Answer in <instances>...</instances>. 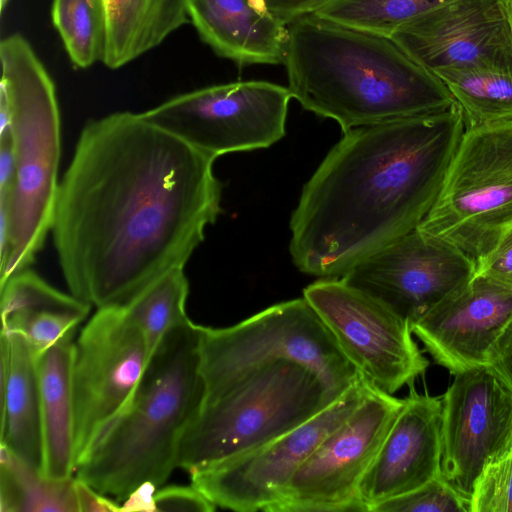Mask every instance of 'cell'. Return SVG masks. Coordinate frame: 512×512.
I'll return each mask as SVG.
<instances>
[{"instance_id":"1","label":"cell","mask_w":512,"mask_h":512,"mask_svg":"<svg viewBox=\"0 0 512 512\" xmlns=\"http://www.w3.org/2000/svg\"><path fill=\"white\" fill-rule=\"evenodd\" d=\"M214 161L140 113L88 121L51 229L70 293L96 308L123 305L185 267L222 211Z\"/></svg>"},{"instance_id":"2","label":"cell","mask_w":512,"mask_h":512,"mask_svg":"<svg viewBox=\"0 0 512 512\" xmlns=\"http://www.w3.org/2000/svg\"><path fill=\"white\" fill-rule=\"evenodd\" d=\"M459 104L349 130L304 185L290 254L303 273L340 278L416 229L466 131Z\"/></svg>"},{"instance_id":"3","label":"cell","mask_w":512,"mask_h":512,"mask_svg":"<svg viewBox=\"0 0 512 512\" xmlns=\"http://www.w3.org/2000/svg\"><path fill=\"white\" fill-rule=\"evenodd\" d=\"M283 64L292 98L343 133L444 111V83L391 38L306 14L287 24Z\"/></svg>"},{"instance_id":"4","label":"cell","mask_w":512,"mask_h":512,"mask_svg":"<svg viewBox=\"0 0 512 512\" xmlns=\"http://www.w3.org/2000/svg\"><path fill=\"white\" fill-rule=\"evenodd\" d=\"M199 324L171 330L149 359L127 408L76 468V478L125 500L144 484L159 487L177 468L182 432L203 400Z\"/></svg>"},{"instance_id":"5","label":"cell","mask_w":512,"mask_h":512,"mask_svg":"<svg viewBox=\"0 0 512 512\" xmlns=\"http://www.w3.org/2000/svg\"><path fill=\"white\" fill-rule=\"evenodd\" d=\"M0 133L8 134L14 165L10 203L0 207V284L30 268L52 229L61 138L56 87L18 33L0 42Z\"/></svg>"},{"instance_id":"6","label":"cell","mask_w":512,"mask_h":512,"mask_svg":"<svg viewBox=\"0 0 512 512\" xmlns=\"http://www.w3.org/2000/svg\"><path fill=\"white\" fill-rule=\"evenodd\" d=\"M338 398L304 364L291 359L267 362L199 406L182 432L177 467L191 472L252 450Z\"/></svg>"},{"instance_id":"7","label":"cell","mask_w":512,"mask_h":512,"mask_svg":"<svg viewBox=\"0 0 512 512\" xmlns=\"http://www.w3.org/2000/svg\"><path fill=\"white\" fill-rule=\"evenodd\" d=\"M199 330L202 403L221 396L248 371L278 359L309 367L336 397L360 376L304 297L274 304L229 327L200 325Z\"/></svg>"},{"instance_id":"8","label":"cell","mask_w":512,"mask_h":512,"mask_svg":"<svg viewBox=\"0 0 512 512\" xmlns=\"http://www.w3.org/2000/svg\"><path fill=\"white\" fill-rule=\"evenodd\" d=\"M512 227V121L466 129L417 229L476 263Z\"/></svg>"},{"instance_id":"9","label":"cell","mask_w":512,"mask_h":512,"mask_svg":"<svg viewBox=\"0 0 512 512\" xmlns=\"http://www.w3.org/2000/svg\"><path fill=\"white\" fill-rule=\"evenodd\" d=\"M288 87L267 81L218 84L176 95L141 112L199 151L223 154L267 148L285 135Z\"/></svg>"},{"instance_id":"10","label":"cell","mask_w":512,"mask_h":512,"mask_svg":"<svg viewBox=\"0 0 512 512\" xmlns=\"http://www.w3.org/2000/svg\"><path fill=\"white\" fill-rule=\"evenodd\" d=\"M147 363L144 333L125 308H97L75 342L76 465L127 408Z\"/></svg>"},{"instance_id":"11","label":"cell","mask_w":512,"mask_h":512,"mask_svg":"<svg viewBox=\"0 0 512 512\" xmlns=\"http://www.w3.org/2000/svg\"><path fill=\"white\" fill-rule=\"evenodd\" d=\"M403 402L370 384L360 405L324 438L266 512H367L360 484Z\"/></svg>"},{"instance_id":"12","label":"cell","mask_w":512,"mask_h":512,"mask_svg":"<svg viewBox=\"0 0 512 512\" xmlns=\"http://www.w3.org/2000/svg\"><path fill=\"white\" fill-rule=\"evenodd\" d=\"M345 357L374 387L394 394L413 384L429 361L409 322L341 278H320L303 290Z\"/></svg>"},{"instance_id":"13","label":"cell","mask_w":512,"mask_h":512,"mask_svg":"<svg viewBox=\"0 0 512 512\" xmlns=\"http://www.w3.org/2000/svg\"><path fill=\"white\" fill-rule=\"evenodd\" d=\"M369 387L360 375L337 400L299 426L252 450L189 472L191 484L216 507L266 511L324 438L360 405Z\"/></svg>"},{"instance_id":"14","label":"cell","mask_w":512,"mask_h":512,"mask_svg":"<svg viewBox=\"0 0 512 512\" xmlns=\"http://www.w3.org/2000/svg\"><path fill=\"white\" fill-rule=\"evenodd\" d=\"M475 270V262L459 249L416 228L340 278L412 325L467 283Z\"/></svg>"},{"instance_id":"15","label":"cell","mask_w":512,"mask_h":512,"mask_svg":"<svg viewBox=\"0 0 512 512\" xmlns=\"http://www.w3.org/2000/svg\"><path fill=\"white\" fill-rule=\"evenodd\" d=\"M512 437V387L489 365L454 375L442 396L443 479L469 503L486 462Z\"/></svg>"},{"instance_id":"16","label":"cell","mask_w":512,"mask_h":512,"mask_svg":"<svg viewBox=\"0 0 512 512\" xmlns=\"http://www.w3.org/2000/svg\"><path fill=\"white\" fill-rule=\"evenodd\" d=\"M390 38L432 73L443 68L512 73V33L500 0H454L400 26Z\"/></svg>"},{"instance_id":"17","label":"cell","mask_w":512,"mask_h":512,"mask_svg":"<svg viewBox=\"0 0 512 512\" xmlns=\"http://www.w3.org/2000/svg\"><path fill=\"white\" fill-rule=\"evenodd\" d=\"M512 319V289L480 274L411 325L434 361L452 375L488 365Z\"/></svg>"},{"instance_id":"18","label":"cell","mask_w":512,"mask_h":512,"mask_svg":"<svg viewBox=\"0 0 512 512\" xmlns=\"http://www.w3.org/2000/svg\"><path fill=\"white\" fill-rule=\"evenodd\" d=\"M410 386L359 488L367 512L441 475L442 397Z\"/></svg>"},{"instance_id":"19","label":"cell","mask_w":512,"mask_h":512,"mask_svg":"<svg viewBox=\"0 0 512 512\" xmlns=\"http://www.w3.org/2000/svg\"><path fill=\"white\" fill-rule=\"evenodd\" d=\"M189 21L218 56L240 65L283 63L288 27L249 0H185Z\"/></svg>"},{"instance_id":"20","label":"cell","mask_w":512,"mask_h":512,"mask_svg":"<svg viewBox=\"0 0 512 512\" xmlns=\"http://www.w3.org/2000/svg\"><path fill=\"white\" fill-rule=\"evenodd\" d=\"M0 446L40 471L42 439L36 353L16 332L0 337Z\"/></svg>"},{"instance_id":"21","label":"cell","mask_w":512,"mask_h":512,"mask_svg":"<svg viewBox=\"0 0 512 512\" xmlns=\"http://www.w3.org/2000/svg\"><path fill=\"white\" fill-rule=\"evenodd\" d=\"M73 338L63 339L36 355L42 439L41 474L52 479L76 471L72 368Z\"/></svg>"},{"instance_id":"22","label":"cell","mask_w":512,"mask_h":512,"mask_svg":"<svg viewBox=\"0 0 512 512\" xmlns=\"http://www.w3.org/2000/svg\"><path fill=\"white\" fill-rule=\"evenodd\" d=\"M102 63L119 69L153 50L189 22L185 0H103Z\"/></svg>"},{"instance_id":"23","label":"cell","mask_w":512,"mask_h":512,"mask_svg":"<svg viewBox=\"0 0 512 512\" xmlns=\"http://www.w3.org/2000/svg\"><path fill=\"white\" fill-rule=\"evenodd\" d=\"M75 483V477H44L0 446L1 512H79Z\"/></svg>"},{"instance_id":"24","label":"cell","mask_w":512,"mask_h":512,"mask_svg":"<svg viewBox=\"0 0 512 512\" xmlns=\"http://www.w3.org/2000/svg\"><path fill=\"white\" fill-rule=\"evenodd\" d=\"M434 74L461 107L467 128L512 121V73L487 68H443Z\"/></svg>"},{"instance_id":"25","label":"cell","mask_w":512,"mask_h":512,"mask_svg":"<svg viewBox=\"0 0 512 512\" xmlns=\"http://www.w3.org/2000/svg\"><path fill=\"white\" fill-rule=\"evenodd\" d=\"M189 282L184 267L172 269L122 306L144 333L148 361L164 337L189 320L186 300Z\"/></svg>"},{"instance_id":"26","label":"cell","mask_w":512,"mask_h":512,"mask_svg":"<svg viewBox=\"0 0 512 512\" xmlns=\"http://www.w3.org/2000/svg\"><path fill=\"white\" fill-rule=\"evenodd\" d=\"M454 0H331L313 12L343 26L389 37L400 26Z\"/></svg>"},{"instance_id":"27","label":"cell","mask_w":512,"mask_h":512,"mask_svg":"<svg viewBox=\"0 0 512 512\" xmlns=\"http://www.w3.org/2000/svg\"><path fill=\"white\" fill-rule=\"evenodd\" d=\"M51 18L74 67L86 69L102 61L106 27L103 0H52Z\"/></svg>"},{"instance_id":"28","label":"cell","mask_w":512,"mask_h":512,"mask_svg":"<svg viewBox=\"0 0 512 512\" xmlns=\"http://www.w3.org/2000/svg\"><path fill=\"white\" fill-rule=\"evenodd\" d=\"M85 318L59 308L26 307L2 317L1 330L22 335L37 355L63 339L73 338Z\"/></svg>"},{"instance_id":"29","label":"cell","mask_w":512,"mask_h":512,"mask_svg":"<svg viewBox=\"0 0 512 512\" xmlns=\"http://www.w3.org/2000/svg\"><path fill=\"white\" fill-rule=\"evenodd\" d=\"M469 512H512V437L477 477Z\"/></svg>"},{"instance_id":"30","label":"cell","mask_w":512,"mask_h":512,"mask_svg":"<svg viewBox=\"0 0 512 512\" xmlns=\"http://www.w3.org/2000/svg\"><path fill=\"white\" fill-rule=\"evenodd\" d=\"M370 512H469V503L438 476L408 493L374 505Z\"/></svg>"},{"instance_id":"31","label":"cell","mask_w":512,"mask_h":512,"mask_svg":"<svg viewBox=\"0 0 512 512\" xmlns=\"http://www.w3.org/2000/svg\"><path fill=\"white\" fill-rule=\"evenodd\" d=\"M155 511L212 512L216 509L201 491L190 486L169 485L155 492Z\"/></svg>"},{"instance_id":"32","label":"cell","mask_w":512,"mask_h":512,"mask_svg":"<svg viewBox=\"0 0 512 512\" xmlns=\"http://www.w3.org/2000/svg\"><path fill=\"white\" fill-rule=\"evenodd\" d=\"M475 274L487 276L512 289V227L495 248L476 263Z\"/></svg>"},{"instance_id":"33","label":"cell","mask_w":512,"mask_h":512,"mask_svg":"<svg viewBox=\"0 0 512 512\" xmlns=\"http://www.w3.org/2000/svg\"><path fill=\"white\" fill-rule=\"evenodd\" d=\"M488 365L512 387V319L494 344Z\"/></svg>"},{"instance_id":"34","label":"cell","mask_w":512,"mask_h":512,"mask_svg":"<svg viewBox=\"0 0 512 512\" xmlns=\"http://www.w3.org/2000/svg\"><path fill=\"white\" fill-rule=\"evenodd\" d=\"M331 0H265L268 11L288 24L297 17L311 14Z\"/></svg>"},{"instance_id":"35","label":"cell","mask_w":512,"mask_h":512,"mask_svg":"<svg viewBox=\"0 0 512 512\" xmlns=\"http://www.w3.org/2000/svg\"><path fill=\"white\" fill-rule=\"evenodd\" d=\"M75 488L79 512L122 511V507L117 502L96 491L86 482L78 478H76Z\"/></svg>"},{"instance_id":"36","label":"cell","mask_w":512,"mask_h":512,"mask_svg":"<svg viewBox=\"0 0 512 512\" xmlns=\"http://www.w3.org/2000/svg\"><path fill=\"white\" fill-rule=\"evenodd\" d=\"M157 487L144 484L132 492L124 501L122 511H155L154 495Z\"/></svg>"},{"instance_id":"37","label":"cell","mask_w":512,"mask_h":512,"mask_svg":"<svg viewBox=\"0 0 512 512\" xmlns=\"http://www.w3.org/2000/svg\"><path fill=\"white\" fill-rule=\"evenodd\" d=\"M512 33V0H500Z\"/></svg>"},{"instance_id":"38","label":"cell","mask_w":512,"mask_h":512,"mask_svg":"<svg viewBox=\"0 0 512 512\" xmlns=\"http://www.w3.org/2000/svg\"><path fill=\"white\" fill-rule=\"evenodd\" d=\"M249 4L260 14L269 13L265 0H249Z\"/></svg>"},{"instance_id":"39","label":"cell","mask_w":512,"mask_h":512,"mask_svg":"<svg viewBox=\"0 0 512 512\" xmlns=\"http://www.w3.org/2000/svg\"><path fill=\"white\" fill-rule=\"evenodd\" d=\"M10 2H11V0H0V10H1V13L4 12V10L10 4Z\"/></svg>"}]
</instances>
